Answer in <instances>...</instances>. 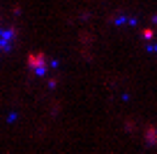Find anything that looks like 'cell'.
<instances>
[{"mask_svg":"<svg viewBox=\"0 0 157 154\" xmlns=\"http://www.w3.org/2000/svg\"><path fill=\"white\" fill-rule=\"evenodd\" d=\"M155 35H157V32H155L152 28H143V30H141V37L146 39V42H152V39H155Z\"/></svg>","mask_w":157,"mask_h":154,"instance_id":"cell-3","label":"cell"},{"mask_svg":"<svg viewBox=\"0 0 157 154\" xmlns=\"http://www.w3.org/2000/svg\"><path fill=\"white\" fill-rule=\"evenodd\" d=\"M143 138H146V143L148 145H157V127H148L146 129V134H143Z\"/></svg>","mask_w":157,"mask_h":154,"instance_id":"cell-2","label":"cell"},{"mask_svg":"<svg viewBox=\"0 0 157 154\" xmlns=\"http://www.w3.org/2000/svg\"><path fill=\"white\" fill-rule=\"evenodd\" d=\"M25 62H28V67L33 69L35 74H39V76L46 74V67H49V58H46V53H30Z\"/></svg>","mask_w":157,"mask_h":154,"instance_id":"cell-1","label":"cell"}]
</instances>
